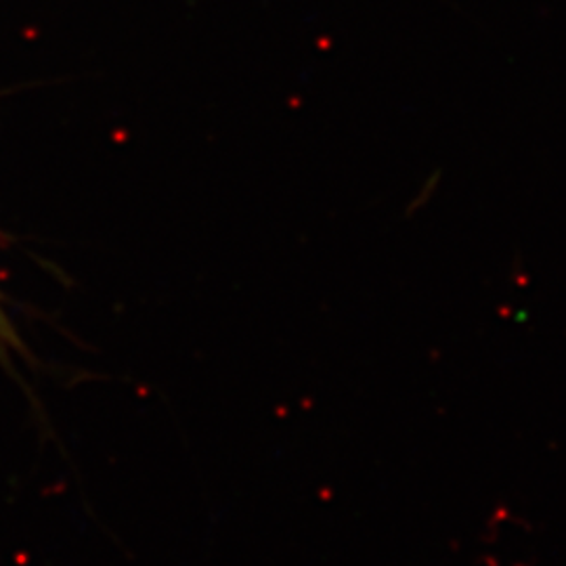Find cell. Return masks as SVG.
<instances>
[{
    "label": "cell",
    "instance_id": "1",
    "mask_svg": "<svg viewBox=\"0 0 566 566\" xmlns=\"http://www.w3.org/2000/svg\"><path fill=\"white\" fill-rule=\"evenodd\" d=\"M21 350H23V346H21L15 327L9 322V317L0 311V361L9 364L11 353H21Z\"/></svg>",
    "mask_w": 566,
    "mask_h": 566
}]
</instances>
